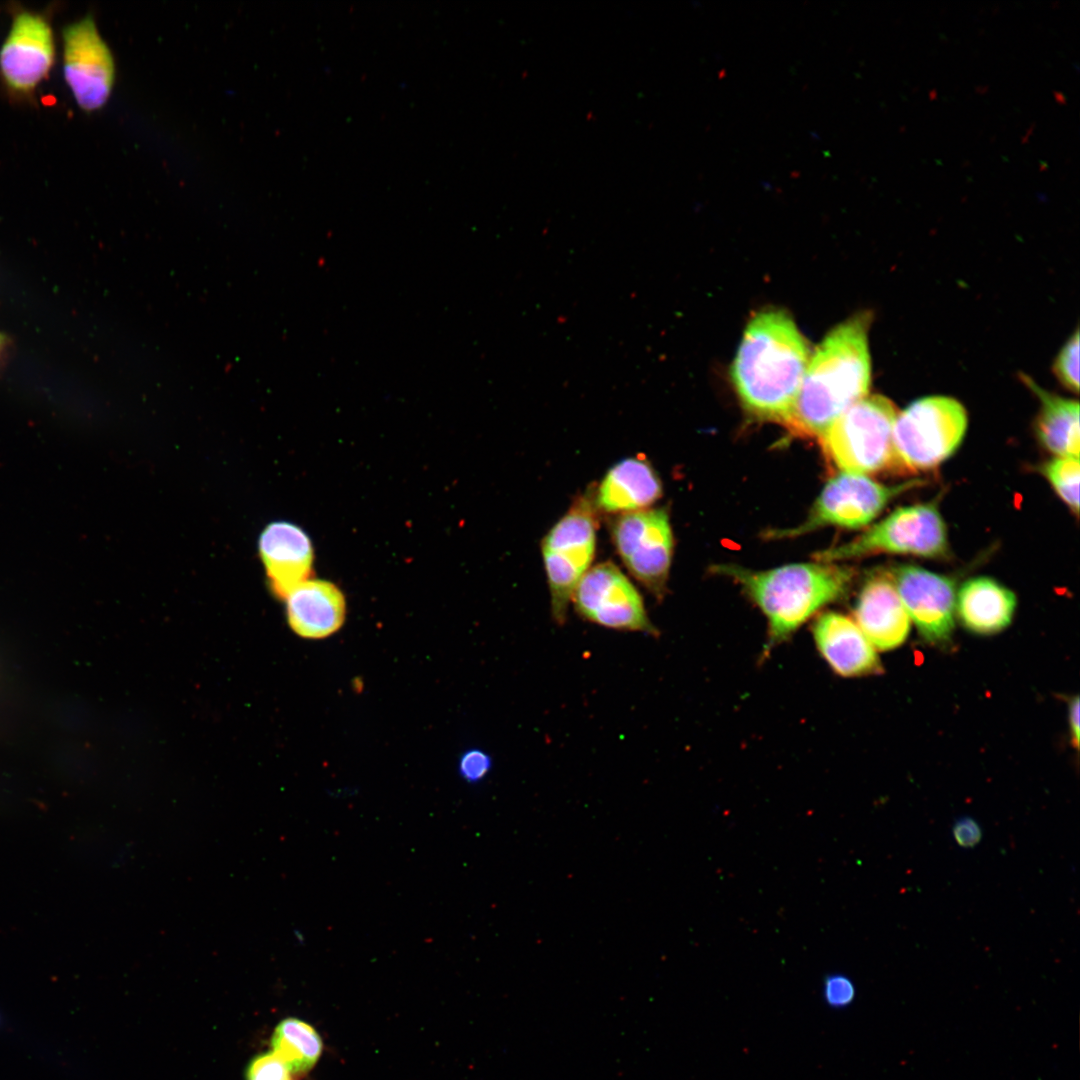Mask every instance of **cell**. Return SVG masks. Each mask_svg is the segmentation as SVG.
Segmentation results:
<instances>
[{
	"mask_svg": "<svg viewBox=\"0 0 1080 1080\" xmlns=\"http://www.w3.org/2000/svg\"><path fill=\"white\" fill-rule=\"evenodd\" d=\"M952 834L956 843L962 848H972L982 838L981 827L970 817L958 819L952 828Z\"/></svg>",
	"mask_w": 1080,
	"mask_h": 1080,
	"instance_id": "cell-27",
	"label": "cell"
},
{
	"mask_svg": "<svg viewBox=\"0 0 1080 1080\" xmlns=\"http://www.w3.org/2000/svg\"><path fill=\"white\" fill-rule=\"evenodd\" d=\"M1021 378L1040 402L1034 425L1040 442L1057 457L1079 458L1078 401L1045 390L1027 375H1021Z\"/></svg>",
	"mask_w": 1080,
	"mask_h": 1080,
	"instance_id": "cell-20",
	"label": "cell"
},
{
	"mask_svg": "<svg viewBox=\"0 0 1080 1080\" xmlns=\"http://www.w3.org/2000/svg\"><path fill=\"white\" fill-rule=\"evenodd\" d=\"M891 574L909 618L922 638L933 645L948 643L955 627L954 580L915 565L898 566Z\"/></svg>",
	"mask_w": 1080,
	"mask_h": 1080,
	"instance_id": "cell-13",
	"label": "cell"
},
{
	"mask_svg": "<svg viewBox=\"0 0 1080 1080\" xmlns=\"http://www.w3.org/2000/svg\"><path fill=\"white\" fill-rule=\"evenodd\" d=\"M1058 496L1078 514L1080 464L1076 457H1056L1041 468Z\"/></svg>",
	"mask_w": 1080,
	"mask_h": 1080,
	"instance_id": "cell-22",
	"label": "cell"
},
{
	"mask_svg": "<svg viewBox=\"0 0 1080 1080\" xmlns=\"http://www.w3.org/2000/svg\"><path fill=\"white\" fill-rule=\"evenodd\" d=\"M968 424L967 412L956 399L927 396L898 412L892 440L897 473L935 468L960 445Z\"/></svg>",
	"mask_w": 1080,
	"mask_h": 1080,
	"instance_id": "cell-5",
	"label": "cell"
},
{
	"mask_svg": "<svg viewBox=\"0 0 1080 1080\" xmlns=\"http://www.w3.org/2000/svg\"><path fill=\"white\" fill-rule=\"evenodd\" d=\"M1068 722L1070 729V736L1072 745L1078 748L1079 745V698L1076 696L1069 704L1068 710Z\"/></svg>",
	"mask_w": 1080,
	"mask_h": 1080,
	"instance_id": "cell-28",
	"label": "cell"
},
{
	"mask_svg": "<svg viewBox=\"0 0 1080 1080\" xmlns=\"http://www.w3.org/2000/svg\"><path fill=\"white\" fill-rule=\"evenodd\" d=\"M611 537L630 574L655 598L662 600L673 554V533L664 508L618 514Z\"/></svg>",
	"mask_w": 1080,
	"mask_h": 1080,
	"instance_id": "cell-9",
	"label": "cell"
},
{
	"mask_svg": "<svg viewBox=\"0 0 1080 1080\" xmlns=\"http://www.w3.org/2000/svg\"><path fill=\"white\" fill-rule=\"evenodd\" d=\"M492 768V759L480 749H471L463 753L459 761V773L468 783L483 780Z\"/></svg>",
	"mask_w": 1080,
	"mask_h": 1080,
	"instance_id": "cell-26",
	"label": "cell"
},
{
	"mask_svg": "<svg viewBox=\"0 0 1080 1080\" xmlns=\"http://www.w3.org/2000/svg\"><path fill=\"white\" fill-rule=\"evenodd\" d=\"M711 571L737 583L765 616L763 658L789 640L822 607L843 597L855 576L848 566L817 561L760 571L717 564Z\"/></svg>",
	"mask_w": 1080,
	"mask_h": 1080,
	"instance_id": "cell-3",
	"label": "cell"
},
{
	"mask_svg": "<svg viewBox=\"0 0 1080 1080\" xmlns=\"http://www.w3.org/2000/svg\"><path fill=\"white\" fill-rule=\"evenodd\" d=\"M854 621L876 650H892L906 641L910 618L891 572L876 569L867 575L855 603Z\"/></svg>",
	"mask_w": 1080,
	"mask_h": 1080,
	"instance_id": "cell-14",
	"label": "cell"
},
{
	"mask_svg": "<svg viewBox=\"0 0 1080 1080\" xmlns=\"http://www.w3.org/2000/svg\"><path fill=\"white\" fill-rule=\"evenodd\" d=\"M871 312H860L834 327L811 354L785 425L791 434L820 437L849 407L868 395Z\"/></svg>",
	"mask_w": 1080,
	"mask_h": 1080,
	"instance_id": "cell-2",
	"label": "cell"
},
{
	"mask_svg": "<svg viewBox=\"0 0 1080 1080\" xmlns=\"http://www.w3.org/2000/svg\"><path fill=\"white\" fill-rule=\"evenodd\" d=\"M285 599L289 625L302 637H327L344 621V596L330 582L307 579L293 588Z\"/></svg>",
	"mask_w": 1080,
	"mask_h": 1080,
	"instance_id": "cell-18",
	"label": "cell"
},
{
	"mask_svg": "<svg viewBox=\"0 0 1080 1080\" xmlns=\"http://www.w3.org/2000/svg\"><path fill=\"white\" fill-rule=\"evenodd\" d=\"M816 648L831 670L846 678L882 672L875 647L854 619L838 612L821 613L814 621Z\"/></svg>",
	"mask_w": 1080,
	"mask_h": 1080,
	"instance_id": "cell-15",
	"label": "cell"
},
{
	"mask_svg": "<svg viewBox=\"0 0 1080 1080\" xmlns=\"http://www.w3.org/2000/svg\"><path fill=\"white\" fill-rule=\"evenodd\" d=\"M1053 372L1057 380L1066 389L1073 393L1079 391V331L1066 341L1053 364Z\"/></svg>",
	"mask_w": 1080,
	"mask_h": 1080,
	"instance_id": "cell-23",
	"label": "cell"
},
{
	"mask_svg": "<svg viewBox=\"0 0 1080 1080\" xmlns=\"http://www.w3.org/2000/svg\"><path fill=\"white\" fill-rule=\"evenodd\" d=\"M597 512L594 490L587 491L575 499L542 540L551 614L558 625L566 622L573 591L593 561Z\"/></svg>",
	"mask_w": 1080,
	"mask_h": 1080,
	"instance_id": "cell-6",
	"label": "cell"
},
{
	"mask_svg": "<svg viewBox=\"0 0 1080 1080\" xmlns=\"http://www.w3.org/2000/svg\"><path fill=\"white\" fill-rule=\"evenodd\" d=\"M571 602L584 620L606 628L657 636L643 598L612 562L590 567L576 585Z\"/></svg>",
	"mask_w": 1080,
	"mask_h": 1080,
	"instance_id": "cell-10",
	"label": "cell"
},
{
	"mask_svg": "<svg viewBox=\"0 0 1080 1080\" xmlns=\"http://www.w3.org/2000/svg\"><path fill=\"white\" fill-rule=\"evenodd\" d=\"M271 1045L291 1073L309 1071L320 1058L323 1047L317 1031L296 1018H286L277 1025Z\"/></svg>",
	"mask_w": 1080,
	"mask_h": 1080,
	"instance_id": "cell-21",
	"label": "cell"
},
{
	"mask_svg": "<svg viewBox=\"0 0 1080 1080\" xmlns=\"http://www.w3.org/2000/svg\"><path fill=\"white\" fill-rule=\"evenodd\" d=\"M5 345H6V338H5V336H4V335H3V334H2L1 332H0V354H1L2 350H3V348L5 347Z\"/></svg>",
	"mask_w": 1080,
	"mask_h": 1080,
	"instance_id": "cell-29",
	"label": "cell"
},
{
	"mask_svg": "<svg viewBox=\"0 0 1080 1080\" xmlns=\"http://www.w3.org/2000/svg\"><path fill=\"white\" fill-rule=\"evenodd\" d=\"M246 1080H290V1071L273 1052L254 1057L246 1070Z\"/></svg>",
	"mask_w": 1080,
	"mask_h": 1080,
	"instance_id": "cell-25",
	"label": "cell"
},
{
	"mask_svg": "<svg viewBox=\"0 0 1080 1080\" xmlns=\"http://www.w3.org/2000/svg\"><path fill=\"white\" fill-rule=\"evenodd\" d=\"M922 484L923 480L912 479L888 486L866 475L841 472L827 482L802 523L793 528L769 530L764 536L768 539L792 538L829 525L861 528L876 518L895 497Z\"/></svg>",
	"mask_w": 1080,
	"mask_h": 1080,
	"instance_id": "cell-8",
	"label": "cell"
},
{
	"mask_svg": "<svg viewBox=\"0 0 1080 1080\" xmlns=\"http://www.w3.org/2000/svg\"><path fill=\"white\" fill-rule=\"evenodd\" d=\"M811 357L791 316L767 309L753 316L731 366L744 409L755 419L786 425Z\"/></svg>",
	"mask_w": 1080,
	"mask_h": 1080,
	"instance_id": "cell-1",
	"label": "cell"
},
{
	"mask_svg": "<svg viewBox=\"0 0 1080 1080\" xmlns=\"http://www.w3.org/2000/svg\"><path fill=\"white\" fill-rule=\"evenodd\" d=\"M259 553L272 591L285 596L309 579L313 550L308 536L288 522L268 525L259 538Z\"/></svg>",
	"mask_w": 1080,
	"mask_h": 1080,
	"instance_id": "cell-16",
	"label": "cell"
},
{
	"mask_svg": "<svg viewBox=\"0 0 1080 1080\" xmlns=\"http://www.w3.org/2000/svg\"><path fill=\"white\" fill-rule=\"evenodd\" d=\"M1015 594L993 578L980 576L964 582L956 597L962 625L975 634L992 635L1006 629L1016 609Z\"/></svg>",
	"mask_w": 1080,
	"mask_h": 1080,
	"instance_id": "cell-19",
	"label": "cell"
},
{
	"mask_svg": "<svg viewBox=\"0 0 1080 1080\" xmlns=\"http://www.w3.org/2000/svg\"><path fill=\"white\" fill-rule=\"evenodd\" d=\"M662 496L661 480L642 457H628L611 466L594 490L598 511L622 514L648 509Z\"/></svg>",
	"mask_w": 1080,
	"mask_h": 1080,
	"instance_id": "cell-17",
	"label": "cell"
},
{
	"mask_svg": "<svg viewBox=\"0 0 1080 1080\" xmlns=\"http://www.w3.org/2000/svg\"><path fill=\"white\" fill-rule=\"evenodd\" d=\"M62 66L65 82L83 111L106 104L115 82V62L91 15L63 29Z\"/></svg>",
	"mask_w": 1080,
	"mask_h": 1080,
	"instance_id": "cell-11",
	"label": "cell"
},
{
	"mask_svg": "<svg viewBox=\"0 0 1080 1080\" xmlns=\"http://www.w3.org/2000/svg\"><path fill=\"white\" fill-rule=\"evenodd\" d=\"M55 59V41L48 18L20 10L14 14L0 47V76L7 88L29 94L45 79Z\"/></svg>",
	"mask_w": 1080,
	"mask_h": 1080,
	"instance_id": "cell-12",
	"label": "cell"
},
{
	"mask_svg": "<svg viewBox=\"0 0 1080 1080\" xmlns=\"http://www.w3.org/2000/svg\"><path fill=\"white\" fill-rule=\"evenodd\" d=\"M898 412L885 396L873 394L860 399L819 437L825 456L841 472L897 474L892 432Z\"/></svg>",
	"mask_w": 1080,
	"mask_h": 1080,
	"instance_id": "cell-4",
	"label": "cell"
},
{
	"mask_svg": "<svg viewBox=\"0 0 1080 1080\" xmlns=\"http://www.w3.org/2000/svg\"><path fill=\"white\" fill-rule=\"evenodd\" d=\"M877 553L944 557L948 553V535L937 504L897 508L853 540L818 551L813 558L833 563Z\"/></svg>",
	"mask_w": 1080,
	"mask_h": 1080,
	"instance_id": "cell-7",
	"label": "cell"
},
{
	"mask_svg": "<svg viewBox=\"0 0 1080 1080\" xmlns=\"http://www.w3.org/2000/svg\"><path fill=\"white\" fill-rule=\"evenodd\" d=\"M822 995L825 1003L833 1009L848 1007L855 999L856 988L853 981L841 973L827 975L823 981Z\"/></svg>",
	"mask_w": 1080,
	"mask_h": 1080,
	"instance_id": "cell-24",
	"label": "cell"
}]
</instances>
